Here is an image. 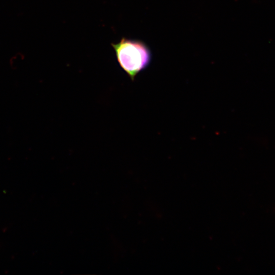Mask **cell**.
I'll return each instance as SVG.
<instances>
[{
  "mask_svg": "<svg viewBox=\"0 0 275 275\" xmlns=\"http://www.w3.org/2000/svg\"><path fill=\"white\" fill-rule=\"evenodd\" d=\"M112 46L120 66L132 80L150 63V52L141 41L122 38L118 43H112Z\"/></svg>",
  "mask_w": 275,
  "mask_h": 275,
  "instance_id": "obj_1",
  "label": "cell"
}]
</instances>
